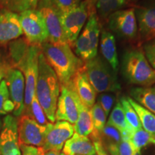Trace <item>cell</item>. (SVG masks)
<instances>
[{
    "label": "cell",
    "mask_w": 155,
    "mask_h": 155,
    "mask_svg": "<svg viewBox=\"0 0 155 155\" xmlns=\"http://www.w3.org/2000/svg\"><path fill=\"white\" fill-rule=\"evenodd\" d=\"M40 48L61 84L72 81L84 65V62L75 55L68 43H52L48 41Z\"/></svg>",
    "instance_id": "1"
},
{
    "label": "cell",
    "mask_w": 155,
    "mask_h": 155,
    "mask_svg": "<svg viewBox=\"0 0 155 155\" xmlns=\"http://www.w3.org/2000/svg\"><path fill=\"white\" fill-rule=\"evenodd\" d=\"M60 92L61 83L57 75L41 52L39 55L35 96L50 123L56 121L55 112Z\"/></svg>",
    "instance_id": "2"
},
{
    "label": "cell",
    "mask_w": 155,
    "mask_h": 155,
    "mask_svg": "<svg viewBox=\"0 0 155 155\" xmlns=\"http://www.w3.org/2000/svg\"><path fill=\"white\" fill-rule=\"evenodd\" d=\"M121 72L126 81L131 84L139 87L155 84V70L140 49L133 48L125 52L122 58Z\"/></svg>",
    "instance_id": "3"
},
{
    "label": "cell",
    "mask_w": 155,
    "mask_h": 155,
    "mask_svg": "<svg viewBox=\"0 0 155 155\" xmlns=\"http://www.w3.org/2000/svg\"><path fill=\"white\" fill-rule=\"evenodd\" d=\"M83 69L96 93L116 92L121 89L116 73L98 55L85 62Z\"/></svg>",
    "instance_id": "4"
},
{
    "label": "cell",
    "mask_w": 155,
    "mask_h": 155,
    "mask_svg": "<svg viewBox=\"0 0 155 155\" xmlns=\"http://www.w3.org/2000/svg\"><path fill=\"white\" fill-rule=\"evenodd\" d=\"M41 53L40 46H29L22 59L15 65V68L23 73L25 78V100L22 115H27L30 111L32 99L35 96V88L38 76L39 55Z\"/></svg>",
    "instance_id": "5"
},
{
    "label": "cell",
    "mask_w": 155,
    "mask_h": 155,
    "mask_svg": "<svg viewBox=\"0 0 155 155\" xmlns=\"http://www.w3.org/2000/svg\"><path fill=\"white\" fill-rule=\"evenodd\" d=\"M81 102L73 80L65 84H61V92L55 112L56 121H65L74 125L78 116Z\"/></svg>",
    "instance_id": "6"
},
{
    "label": "cell",
    "mask_w": 155,
    "mask_h": 155,
    "mask_svg": "<svg viewBox=\"0 0 155 155\" xmlns=\"http://www.w3.org/2000/svg\"><path fill=\"white\" fill-rule=\"evenodd\" d=\"M21 28L27 42L31 45L41 46L48 41L44 19L37 9H29L19 15Z\"/></svg>",
    "instance_id": "7"
},
{
    "label": "cell",
    "mask_w": 155,
    "mask_h": 155,
    "mask_svg": "<svg viewBox=\"0 0 155 155\" xmlns=\"http://www.w3.org/2000/svg\"><path fill=\"white\" fill-rule=\"evenodd\" d=\"M38 10L42 15L48 34V42L52 43H68L62 27L61 13L52 0H40Z\"/></svg>",
    "instance_id": "8"
},
{
    "label": "cell",
    "mask_w": 155,
    "mask_h": 155,
    "mask_svg": "<svg viewBox=\"0 0 155 155\" xmlns=\"http://www.w3.org/2000/svg\"><path fill=\"white\" fill-rule=\"evenodd\" d=\"M108 28L121 38L134 40L138 34L135 9H120L107 18Z\"/></svg>",
    "instance_id": "9"
},
{
    "label": "cell",
    "mask_w": 155,
    "mask_h": 155,
    "mask_svg": "<svg viewBox=\"0 0 155 155\" xmlns=\"http://www.w3.org/2000/svg\"><path fill=\"white\" fill-rule=\"evenodd\" d=\"M47 126L40 125L27 115L17 119V134L19 145L42 147L44 144Z\"/></svg>",
    "instance_id": "10"
},
{
    "label": "cell",
    "mask_w": 155,
    "mask_h": 155,
    "mask_svg": "<svg viewBox=\"0 0 155 155\" xmlns=\"http://www.w3.org/2000/svg\"><path fill=\"white\" fill-rule=\"evenodd\" d=\"M74 134L73 125L65 121H57L55 123L49 122L46 129L42 152L57 151L61 152L65 143Z\"/></svg>",
    "instance_id": "11"
},
{
    "label": "cell",
    "mask_w": 155,
    "mask_h": 155,
    "mask_svg": "<svg viewBox=\"0 0 155 155\" xmlns=\"http://www.w3.org/2000/svg\"><path fill=\"white\" fill-rule=\"evenodd\" d=\"M88 16V9L84 1L75 8L61 14L62 27L69 45H72L80 35Z\"/></svg>",
    "instance_id": "12"
},
{
    "label": "cell",
    "mask_w": 155,
    "mask_h": 155,
    "mask_svg": "<svg viewBox=\"0 0 155 155\" xmlns=\"http://www.w3.org/2000/svg\"><path fill=\"white\" fill-rule=\"evenodd\" d=\"M5 78L10 99L15 106L13 114L16 117H20L24 110L25 88L24 75L19 70L10 66L7 71Z\"/></svg>",
    "instance_id": "13"
},
{
    "label": "cell",
    "mask_w": 155,
    "mask_h": 155,
    "mask_svg": "<svg viewBox=\"0 0 155 155\" xmlns=\"http://www.w3.org/2000/svg\"><path fill=\"white\" fill-rule=\"evenodd\" d=\"M0 134L2 155H21L17 134V119L7 115L4 119Z\"/></svg>",
    "instance_id": "14"
},
{
    "label": "cell",
    "mask_w": 155,
    "mask_h": 155,
    "mask_svg": "<svg viewBox=\"0 0 155 155\" xmlns=\"http://www.w3.org/2000/svg\"><path fill=\"white\" fill-rule=\"evenodd\" d=\"M135 14L141 42L155 40V3L136 9Z\"/></svg>",
    "instance_id": "15"
},
{
    "label": "cell",
    "mask_w": 155,
    "mask_h": 155,
    "mask_svg": "<svg viewBox=\"0 0 155 155\" xmlns=\"http://www.w3.org/2000/svg\"><path fill=\"white\" fill-rule=\"evenodd\" d=\"M19 16L9 9L0 10V44H5L22 35Z\"/></svg>",
    "instance_id": "16"
},
{
    "label": "cell",
    "mask_w": 155,
    "mask_h": 155,
    "mask_svg": "<svg viewBox=\"0 0 155 155\" xmlns=\"http://www.w3.org/2000/svg\"><path fill=\"white\" fill-rule=\"evenodd\" d=\"M75 91L83 104L91 108L96 103L97 93L89 82L86 73L82 68L73 78Z\"/></svg>",
    "instance_id": "17"
},
{
    "label": "cell",
    "mask_w": 155,
    "mask_h": 155,
    "mask_svg": "<svg viewBox=\"0 0 155 155\" xmlns=\"http://www.w3.org/2000/svg\"><path fill=\"white\" fill-rule=\"evenodd\" d=\"M61 152L65 155H91L96 153V150L88 137L74 133L65 143Z\"/></svg>",
    "instance_id": "18"
},
{
    "label": "cell",
    "mask_w": 155,
    "mask_h": 155,
    "mask_svg": "<svg viewBox=\"0 0 155 155\" xmlns=\"http://www.w3.org/2000/svg\"><path fill=\"white\" fill-rule=\"evenodd\" d=\"M99 41L101 53L103 58L114 72L116 73L119 68V62L114 35L111 32L103 30Z\"/></svg>",
    "instance_id": "19"
},
{
    "label": "cell",
    "mask_w": 155,
    "mask_h": 155,
    "mask_svg": "<svg viewBox=\"0 0 155 155\" xmlns=\"http://www.w3.org/2000/svg\"><path fill=\"white\" fill-rule=\"evenodd\" d=\"M129 94L133 100L155 115V85L147 87H134Z\"/></svg>",
    "instance_id": "20"
},
{
    "label": "cell",
    "mask_w": 155,
    "mask_h": 155,
    "mask_svg": "<svg viewBox=\"0 0 155 155\" xmlns=\"http://www.w3.org/2000/svg\"><path fill=\"white\" fill-rule=\"evenodd\" d=\"M75 133L81 136L88 137L94 130L91 108L81 103L78 110V116L73 125Z\"/></svg>",
    "instance_id": "21"
},
{
    "label": "cell",
    "mask_w": 155,
    "mask_h": 155,
    "mask_svg": "<svg viewBox=\"0 0 155 155\" xmlns=\"http://www.w3.org/2000/svg\"><path fill=\"white\" fill-rule=\"evenodd\" d=\"M128 100L134 108L140 120L141 127L149 133L155 139V115L149 111L140 104L136 102L131 97H128Z\"/></svg>",
    "instance_id": "22"
},
{
    "label": "cell",
    "mask_w": 155,
    "mask_h": 155,
    "mask_svg": "<svg viewBox=\"0 0 155 155\" xmlns=\"http://www.w3.org/2000/svg\"><path fill=\"white\" fill-rule=\"evenodd\" d=\"M107 123L116 128L121 134L123 139L127 138L129 132L131 131L126 120L123 108L119 101L114 106Z\"/></svg>",
    "instance_id": "23"
},
{
    "label": "cell",
    "mask_w": 155,
    "mask_h": 155,
    "mask_svg": "<svg viewBox=\"0 0 155 155\" xmlns=\"http://www.w3.org/2000/svg\"><path fill=\"white\" fill-rule=\"evenodd\" d=\"M98 20L99 19L97 16L96 12L91 13L89 15L88 22L83 30L90 40L91 45L95 55L98 54V43L100 40V23Z\"/></svg>",
    "instance_id": "24"
},
{
    "label": "cell",
    "mask_w": 155,
    "mask_h": 155,
    "mask_svg": "<svg viewBox=\"0 0 155 155\" xmlns=\"http://www.w3.org/2000/svg\"><path fill=\"white\" fill-rule=\"evenodd\" d=\"M123 139L121 134L116 128L106 122L105 127L99 133L98 141L106 151L119 144Z\"/></svg>",
    "instance_id": "25"
},
{
    "label": "cell",
    "mask_w": 155,
    "mask_h": 155,
    "mask_svg": "<svg viewBox=\"0 0 155 155\" xmlns=\"http://www.w3.org/2000/svg\"><path fill=\"white\" fill-rule=\"evenodd\" d=\"M127 3V0H97L95 5L97 16L107 19L109 15L120 10Z\"/></svg>",
    "instance_id": "26"
},
{
    "label": "cell",
    "mask_w": 155,
    "mask_h": 155,
    "mask_svg": "<svg viewBox=\"0 0 155 155\" xmlns=\"http://www.w3.org/2000/svg\"><path fill=\"white\" fill-rule=\"evenodd\" d=\"M72 45L78 57L83 61H88L96 56L93 52L90 40L84 31L79 35Z\"/></svg>",
    "instance_id": "27"
},
{
    "label": "cell",
    "mask_w": 155,
    "mask_h": 155,
    "mask_svg": "<svg viewBox=\"0 0 155 155\" xmlns=\"http://www.w3.org/2000/svg\"><path fill=\"white\" fill-rule=\"evenodd\" d=\"M125 139L129 141L134 149L137 152H140L141 149L147 147L148 144H152L153 139H154L143 128L130 131Z\"/></svg>",
    "instance_id": "28"
},
{
    "label": "cell",
    "mask_w": 155,
    "mask_h": 155,
    "mask_svg": "<svg viewBox=\"0 0 155 155\" xmlns=\"http://www.w3.org/2000/svg\"><path fill=\"white\" fill-rule=\"evenodd\" d=\"M119 101L121 103L126 120L131 130H137V129L142 128L139 116L134 108L132 107L130 102L128 100V97L121 96Z\"/></svg>",
    "instance_id": "29"
},
{
    "label": "cell",
    "mask_w": 155,
    "mask_h": 155,
    "mask_svg": "<svg viewBox=\"0 0 155 155\" xmlns=\"http://www.w3.org/2000/svg\"><path fill=\"white\" fill-rule=\"evenodd\" d=\"M15 106L10 99L5 80L0 82V115H5L14 111Z\"/></svg>",
    "instance_id": "30"
},
{
    "label": "cell",
    "mask_w": 155,
    "mask_h": 155,
    "mask_svg": "<svg viewBox=\"0 0 155 155\" xmlns=\"http://www.w3.org/2000/svg\"><path fill=\"white\" fill-rule=\"evenodd\" d=\"M91 112L93 124H94V130L97 133H100L105 127L106 124V117L104 110L98 102L95 103L94 106L91 108Z\"/></svg>",
    "instance_id": "31"
},
{
    "label": "cell",
    "mask_w": 155,
    "mask_h": 155,
    "mask_svg": "<svg viewBox=\"0 0 155 155\" xmlns=\"http://www.w3.org/2000/svg\"><path fill=\"white\" fill-rule=\"evenodd\" d=\"M40 0H7L9 10L13 12H22L29 9H36Z\"/></svg>",
    "instance_id": "32"
},
{
    "label": "cell",
    "mask_w": 155,
    "mask_h": 155,
    "mask_svg": "<svg viewBox=\"0 0 155 155\" xmlns=\"http://www.w3.org/2000/svg\"><path fill=\"white\" fill-rule=\"evenodd\" d=\"M27 116H28L31 119L35 120L40 125L47 126L48 123H49L47 116L45 114L40 104H39L35 96H34L33 99H32L30 111L27 114Z\"/></svg>",
    "instance_id": "33"
},
{
    "label": "cell",
    "mask_w": 155,
    "mask_h": 155,
    "mask_svg": "<svg viewBox=\"0 0 155 155\" xmlns=\"http://www.w3.org/2000/svg\"><path fill=\"white\" fill-rule=\"evenodd\" d=\"M110 155H136V150L134 149L132 145L127 139H123L121 142L116 146L106 150Z\"/></svg>",
    "instance_id": "34"
},
{
    "label": "cell",
    "mask_w": 155,
    "mask_h": 155,
    "mask_svg": "<svg viewBox=\"0 0 155 155\" xmlns=\"http://www.w3.org/2000/svg\"><path fill=\"white\" fill-rule=\"evenodd\" d=\"M116 97L114 95L108 93H102L98 97V102L104 110L106 116L109 115L112 107H113L114 102H115Z\"/></svg>",
    "instance_id": "35"
},
{
    "label": "cell",
    "mask_w": 155,
    "mask_h": 155,
    "mask_svg": "<svg viewBox=\"0 0 155 155\" xmlns=\"http://www.w3.org/2000/svg\"><path fill=\"white\" fill-rule=\"evenodd\" d=\"M52 2L61 14L75 8L81 3L78 0H52Z\"/></svg>",
    "instance_id": "36"
},
{
    "label": "cell",
    "mask_w": 155,
    "mask_h": 155,
    "mask_svg": "<svg viewBox=\"0 0 155 155\" xmlns=\"http://www.w3.org/2000/svg\"><path fill=\"white\" fill-rule=\"evenodd\" d=\"M143 52L147 61L155 70V40L145 42L143 47Z\"/></svg>",
    "instance_id": "37"
},
{
    "label": "cell",
    "mask_w": 155,
    "mask_h": 155,
    "mask_svg": "<svg viewBox=\"0 0 155 155\" xmlns=\"http://www.w3.org/2000/svg\"><path fill=\"white\" fill-rule=\"evenodd\" d=\"M21 155H42V150L41 147H36L28 145H19Z\"/></svg>",
    "instance_id": "38"
},
{
    "label": "cell",
    "mask_w": 155,
    "mask_h": 155,
    "mask_svg": "<svg viewBox=\"0 0 155 155\" xmlns=\"http://www.w3.org/2000/svg\"><path fill=\"white\" fill-rule=\"evenodd\" d=\"M9 67L10 66L8 65V63L4 60V58L0 55V82L2 80V78L5 77L6 73H7V71Z\"/></svg>",
    "instance_id": "39"
},
{
    "label": "cell",
    "mask_w": 155,
    "mask_h": 155,
    "mask_svg": "<svg viewBox=\"0 0 155 155\" xmlns=\"http://www.w3.org/2000/svg\"><path fill=\"white\" fill-rule=\"evenodd\" d=\"M93 143H94L95 150H96V154L97 155H110L104 150V148L103 147L99 141H94Z\"/></svg>",
    "instance_id": "40"
},
{
    "label": "cell",
    "mask_w": 155,
    "mask_h": 155,
    "mask_svg": "<svg viewBox=\"0 0 155 155\" xmlns=\"http://www.w3.org/2000/svg\"><path fill=\"white\" fill-rule=\"evenodd\" d=\"M97 0H84L86 4L87 9H88V15H91L93 12H96V9H95V5H96Z\"/></svg>",
    "instance_id": "41"
},
{
    "label": "cell",
    "mask_w": 155,
    "mask_h": 155,
    "mask_svg": "<svg viewBox=\"0 0 155 155\" xmlns=\"http://www.w3.org/2000/svg\"><path fill=\"white\" fill-rule=\"evenodd\" d=\"M42 155H65L62 152H57V151H48V152H42Z\"/></svg>",
    "instance_id": "42"
},
{
    "label": "cell",
    "mask_w": 155,
    "mask_h": 155,
    "mask_svg": "<svg viewBox=\"0 0 155 155\" xmlns=\"http://www.w3.org/2000/svg\"><path fill=\"white\" fill-rule=\"evenodd\" d=\"M2 127V121H1V120H0V129H1Z\"/></svg>",
    "instance_id": "43"
},
{
    "label": "cell",
    "mask_w": 155,
    "mask_h": 155,
    "mask_svg": "<svg viewBox=\"0 0 155 155\" xmlns=\"http://www.w3.org/2000/svg\"><path fill=\"white\" fill-rule=\"evenodd\" d=\"M152 144H154V145H155V139H153V141H152Z\"/></svg>",
    "instance_id": "44"
},
{
    "label": "cell",
    "mask_w": 155,
    "mask_h": 155,
    "mask_svg": "<svg viewBox=\"0 0 155 155\" xmlns=\"http://www.w3.org/2000/svg\"><path fill=\"white\" fill-rule=\"evenodd\" d=\"M131 1H132V2H137V1H139V0H131Z\"/></svg>",
    "instance_id": "45"
},
{
    "label": "cell",
    "mask_w": 155,
    "mask_h": 155,
    "mask_svg": "<svg viewBox=\"0 0 155 155\" xmlns=\"http://www.w3.org/2000/svg\"><path fill=\"white\" fill-rule=\"evenodd\" d=\"M140 154V152H139V153H137V154H136V155H139Z\"/></svg>",
    "instance_id": "46"
},
{
    "label": "cell",
    "mask_w": 155,
    "mask_h": 155,
    "mask_svg": "<svg viewBox=\"0 0 155 155\" xmlns=\"http://www.w3.org/2000/svg\"><path fill=\"white\" fill-rule=\"evenodd\" d=\"M91 155H97L96 153H94V154H91Z\"/></svg>",
    "instance_id": "47"
},
{
    "label": "cell",
    "mask_w": 155,
    "mask_h": 155,
    "mask_svg": "<svg viewBox=\"0 0 155 155\" xmlns=\"http://www.w3.org/2000/svg\"><path fill=\"white\" fill-rule=\"evenodd\" d=\"M0 155H2V153H1V149H0Z\"/></svg>",
    "instance_id": "48"
},
{
    "label": "cell",
    "mask_w": 155,
    "mask_h": 155,
    "mask_svg": "<svg viewBox=\"0 0 155 155\" xmlns=\"http://www.w3.org/2000/svg\"><path fill=\"white\" fill-rule=\"evenodd\" d=\"M78 1H80V2H81V0H78Z\"/></svg>",
    "instance_id": "49"
}]
</instances>
